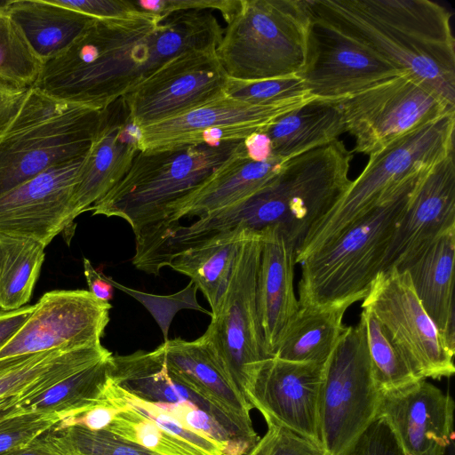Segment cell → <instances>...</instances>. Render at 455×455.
I'll use <instances>...</instances> for the list:
<instances>
[{"label": "cell", "instance_id": "1", "mask_svg": "<svg viewBox=\"0 0 455 455\" xmlns=\"http://www.w3.org/2000/svg\"><path fill=\"white\" fill-rule=\"evenodd\" d=\"M223 33L211 10L96 19L63 52L43 63L33 87L66 102L103 109L179 54L217 48Z\"/></svg>", "mask_w": 455, "mask_h": 455}, {"label": "cell", "instance_id": "2", "mask_svg": "<svg viewBox=\"0 0 455 455\" xmlns=\"http://www.w3.org/2000/svg\"><path fill=\"white\" fill-rule=\"evenodd\" d=\"M309 12L455 107L451 14L430 0H307Z\"/></svg>", "mask_w": 455, "mask_h": 455}, {"label": "cell", "instance_id": "3", "mask_svg": "<svg viewBox=\"0 0 455 455\" xmlns=\"http://www.w3.org/2000/svg\"><path fill=\"white\" fill-rule=\"evenodd\" d=\"M351 160V152L339 140L295 156L259 191L183 227V235L200 241L237 227L256 232L274 227L298 248L350 185Z\"/></svg>", "mask_w": 455, "mask_h": 455}, {"label": "cell", "instance_id": "4", "mask_svg": "<svg viewBox=\"0 0 455 455\" xmlns=\"http://www.w3.org/2000/svg\"><path fill=\"white\" fill-rule=\"evenodd\" d=\"M426 169L387 188L362 219L303 259L299 307L347 309L363 300L383 270L396 223Z\"/></svg>", "mask_w": 455, "mask_h": 455}, {"label": "cell", "instance_id": "5", "mask_svg": "<svg viewBox=\"0 0 455 455\" xmlns=\"http://www.w3.org/2000/svg\"><path fill=\"white\" fill-rule=\"evenodd\" d=\"M243 147V140H238L139 150L122 179L88 211L124 220L138 237Z\"/></svg>", "mask_w": 455, "mask_h": 455}, {"label": "cell", "instance_id": "6", "mask_svg": "<svg viewBox=\"0 0 455 455\" xmlns=\"http://www.w3.org/2000/svg\"><path fill=\"white\" fill-rule=\"evenodd\" d=\"M454 130L455 112H451L371 154L362 172L297 248L296 264L336 240L369 212L387 188L453 152Z\"/></svg>", "mask_w": 455, "mask_h": 455}, {"label": "cell", "instance_id": "7", "mask_svg": "<svg viewBox=\"0 0 455 455\" xmlns=\"http://www.w3.org/2000/svg\"><path fill=\"white\" fill-rule=\"evenodd\" d=\"M101 110L31 87L18 116L0 135V195L54 165L84 157Z\"/></svg>", "mask_w": 455, "mask_h": 455}, {"label": "cell", "instance_id": "8", "mask_svg": "<svg viewBox=\"0 0 455 455\" xmlns=\"http://www.w3.org/2000/svg\"><path fill=\"white\" fill-rule=\"evenodd\" d=\"M309 20L307 0H240L216 48L228 77L258 81L299 75Z\"/></svg>", "mask_w": 455, "mask_h": 455}, {"label": "cell", "instance_id": "9", "mask_svg": "<svg viewBox=\"0 0 455 455\" xmlns=\"http://www.w3.org/2000/svg\"><path fill=\"white\" fill-rule=\"evenodd\" d=\"M261 243V233L253 231L241 245L226 290L212 310L211 323L201 336L246 401L259 370L269 358L256 300Z\"/></svg>", "mask_w": 455, "mask_h": 455}, {"label": "cell", "instance_id": "10", "mask_svg": "<svg viewBox=\"0 0 455 455\" xmlns=\"http://www.w3.org/2000/svg\"><path fill=\"white\" fill-rule=\"evenodd\" d=\"M382 393L371 371L363 320L347 326L323 364L318 424L324 455H343L377 417Z\"/></svg>", "mask_w": 455, "mask_h": 455}, {"label": "cell", "instance_id": "11", "mask_svg": "<svg viewBox=\"0 0 455 455\" xmlns=\"http://www.w3.org/2000/svg\"><path fill=\"white\" fill-rule=\"evenodd\" d=\"M340 103L346 132L355 139L354 152L368 156L455 112L454 106L408 74L381 81Z\"/></svg>", "mask_w": 455, "mask_h": 455}, {"label": "cell", "instance_id": "12", "mask_svg": "<svg viewBox=\"0 0 455 455\" xmlns=\"http://www.w3.org/2000/svg\"><path fill=\"white\" fill-rule=\"evenodd\" d=\"M362 307L383 325L419 379L454 374L455 351L425 311L406 270L393 267L379 272Z\"/></svg>", "mask_w": 455, "mask_h": 455}, {"label": "cell", "instance_id": "13", "mask_svg": "<svg viewBox=\"0 0 455 455\" xmlns=\"http://www.w3.org/2000/svg\"><path fill=\"white\" fill-rule=\"evenodd\" d=\"M311 99L254 105L224 94L175 116L138 127L139 148L148 151L243 140L267 131L277 118Z\"/></svg>", "mask_w": 455, "mask_h": 455}, {"label": "cell", "instance_id": "14", "mask_svg": "<svg viewBox=\"0 0 455 455\" xmlns=\"http://www.w3.org/2000/svg\"><path fill=\"white\" fill-rule=\"evenodd\" d=\"M228 77L216 47L172 58L123 97L132 124L141 127L226 94Z\"/></svg>", "mask_w": 455, "mask_h": 455}, {"label": "cell", "instance_id": "15", "mask_svg": "<svg viewBox=\"0 0 455 455\" xmlns=\"http://www.w3.org/2000/svg\"><path fill=\"white\" fill-rule=\"evenodd\" d=\"M309 14L306 60L298 76L312 97L341 100L404 74L338 28Z\"/></svg>", "mask_w": 455, "mask_h": 455}, {"label": "cell", "instance_id": "16", "mask_svg": "<svg viewBox=\"0 0 455 455\" xmlns=\"http://www.w3.org/2000/svg\"><path fill=\"white\" fill-rule=\"evenodd\" d=\"M109 302L85 290L44 293L12 338L0 348V359L59 348L100 344L109 322Z\"/></svg>", "mask_w": 455, "mask_h": 455}, {"label": "cell", "instance_id": "17", "mask_svg": "<svg viewBox=\"0 0 455 455\" xmlns=\"http://www.w3.org/2000/svg\"><path fill=\"white\" fill-rule=\"evenodd\" d=\"M84 158L54 165L0 195V234L46 247L76 217L73 196Z\"/></svg>", "mask_w": 455, "mask_h": 455}, {"label": "cell", "instance_id": "18", "mask_svg": "<svg viewBox=\"0 0 455 455\" xmlns=\"http://www.w3.org/2000/svg\"><path fill=\"white\" fill-rule=\"evenodd\" d=\"M323 370V364L269 357L259 370L247 401L267 425L289 429L322 448L318 396Z\"/></svg>", "mask_w": 455, "mask_h": 455}, {"label": "cell", "instance_id": "19", "mask_svg": "<svg viewBox=\"0 0 455 455\" xmlns=\"http://www.w3.org/2000/svg\"><path fill=\"white\" fill-rule=\"evenodd\" d=\"M455 228L454 151L426 169L396 223L383 270L401 268L440 235Z\"/></svg>", "mask_w": 455, "mask_h": 455}, {"label": "cell", "instance_id": "20", "mask_svg": "<svg viewBox=\"0 0 455 455\" xmlns=\"http://www.w3.org/2000/svg\"><path fill=\"white\" fill-rule=\"evenodd\" d=\"M454 407L449 393L420 379L382 393L378 415L387 419L405 455H425L454 438Z\"/></svg>", "mask_w": 455, "mask_h": 455}, {"label": "cell", "instance_id": "21", "mask_svg": "<svg viewBox=\"0 0 455 455\" xmlns=\"http://www.w3.org/2000/svg\"><path fill=\"white\" fill-rule=\"evenodd\" d=\"M139 150L138 127L120 98L101 110L92 145L81 165L73 196L76 218L122 179Z\"/></svg>", "mask_w": 455, "mask_h": 455}, {"label": "cell", "instance_id": "22", "mask_svg": "<svg viewBox=\"0 0 455 455\" xmlns=\"http://www.w3.org/2000/svg\"><path fill=\"white\" fill-rule=\"evenodd\" d=\"M259 232L262 243L257 275V310L265 350L272 357L299 309L293 283L297 246L276 228H266Z\"/></svg>", "mask_w": 455, "mask_h": 455}, {"label": "cell", "instance_id": "23", "mask_svg": "<svg viewBox=\"0 0 455 455\" xmlns=\"http://www.w3.org/2000/svg\"><path fill=\"white\" fill-rule=\"evenodd\" d=\"M157 347L168 371L179 382L222 411L245 435L259 439L250 416L252 408L220 368L202 337L191 341L167 339Z\"/></svg>", "mask_w": 455, "mask_h": 455}, {"label": "cell", "instance_id": "24", "mask_svg": "<svg viewBox=\"0 0 455 455\" xmlns=\"http://www.w3.org/2000/svg\"><path fill=\"white\" fill-rule=\"evenodd\" d=\"M111 381L144 401L161 403H189L204 411L235 436L249 442L245 435L222 411L179 382L168 371L158 347L112 356Z\"/></svg>", "mask_w": 455, "mask_h": 455}, {"label": "cell", "instance_id": "25", "mask_svg": "<svg viewBox=\"0 0 455 455\" xmlns=\"http://www.w3.org/2000/svg\"><path fill=\"white\" fill-rule=\"evenodd\" d=\"M454 264L455 228H451L423 247L398 269L407 271L422 307L453 351Z\"/></svg>", "mask_w": 455, "mask_h": 455}, {"label": "cell", "instance_id": "26", "mask_svg": "<svg viewBox=\"0 0 455 455\" xmlns=\"http://www.w3.org/2000/svg\"><path fill=\"white\" fill-rule=\"evenodd\" d=\"M112 355L101 343L0 359V399L35 396L70 375Z\"/></svg>", "mask_w": 455, "mask_h": 455}, {"label": "cell", "instance_id": "27", "mask_svg": "<svg viewBox=\"0 0 455 455\" xmlns=\"http://www.w3.org/2000/svg\"><path fill=\"white\" fill-rule=\"evenodd\" d=\"M3 9L43 63L63 52L96 20L53 0H9Z\"/></svg>", "mask_w": 455, "mask_h": 455}, {"label": "cell", "instance_id": "28", "mask_svg": "<svg viewBox=\"0 0 455 455\" xmlns=\"http://www.w3.org/2000/svg\"><path fill=\"white\" fill-rule=\"evenodd\" d=\"M252 232L237 227L215 233L172 255L167 267L190 277L213 310L228 283L238 251Z\"/></svg>", "mask_w": 455, "mask_h": 455}, {"label": "cell", "instance_id": "29", "mask_svg": "<svg viewBox=\"0 0 455 455\" xmlns=\"http://www.w3.org/2000/svg\"><path fill=\"white\" fill-rule=\"evenodd\" d=\"M265 132L273 156L283 159L329 144L346 132L340 100L312 98L277 118Z\"/></svg>", "mask_w": 455, "mask_h": 455}, {"label": "cell", "instance_id": "30", "mask_svg": "<svg viewBox=\"0 0 455 455\" xmlns=\"http://www.w3.org/2000/svg\"><path fill=\"white\" fill-rule=\"evenodd\" d=\"M346 308L299 307L272 357L324 364L347 326Z\"/></svg>", "mask_w": 455, "mask_h": 455}, {"label": "cell", "instance_id": "31", "mask_svg": "<svg viewBox=\"0 0 455 455\" xmlns=\"http://www.w3.org/2000/svg\"><path fill=\"white\" fill-rule=\"evenodd\" d=\"M112 356L70 375L35 396L23 398V408L55 413L61 420L103 403L110 381Z\"/></svg>", "mask_w": 455, "mask_h": 455}, {"label": "cell", "instance_id": "32", "mask_svg": "<svg viewBox=\"0 0 455 455\" xmlns=\"http://www.w3.org/2000/svg\"><path fill=\"white\" fill-rule=\"evenodd\" d=\"M44 248L34 240L0 234V310L18 309L30 300Z\"/></svg>", "mask_w": 455, "mask_h": 455}, {"label": "cell", "instance_id": "33", "mask_svg": "<svg viewBox=\"0 0 455 455\" xmlns=\"http://www.w3.org/2000/svg\"><path fill=\"white\" fill-rule=\"evenodd\" d=\"M360 318L364 324L372 375L380 392L397 390L420 380L375 316L363 309Z\"/></svg>", "mask_w": 455, "mask_h": 455}, {"label": "cell", "instance_id": "34", "mask_svg": "<svg viewBox=\"0 0 455 455\" xmlns=\"http://www.w3.org/2000/svg\"><path fill=\"white\" fill-rule=\"evenodd\" d=\"M106 399L116 408H130L153 420L175 437L188 443L203 455H233L228 443L184 426L159 403L141 400L110 381L105 391Z\"/></svg>", "mask_w": 455, "mask_h": 455}, {"label": "cell", "instance_id": "35", "mask_svg": "<svg viewBox=\"0 0 455 455\" xmlns=\"http://www.w3.org/2000/svg\"><path fill=\"white\" fill-rule=\"evenodd\" d=\"M43 67L14 20L0 9V78L31 88Z\"/></svg>", "mask_w": 455, "mask_h": 455}, {"label": "cell", "instance_id": "36", "mask_svg": "<svg viewBox=\"0 0 455 455\" xmlns=\"http://www.w3.org/2000/svg\"><path fill=\"white\" fill-rule=\"evenodd\" d=\"M106 429L157 455H203L188 443L130 408L118 411Z\"/></svg>", "mask_w": 455, "mask_h": 455}, {"label": "cell", "instance_id": "37", "mask_svg": "<svg viewBox=\"0 0 455 455\" xmlns=\"http://www.w3.org/2000/svg\"><path fill=\"white\" fill-rule=\"evenodd\" d=\"M53 430L68 455H157L107 429L72 426Z\"/></svg>", "mask_w": 455, "mask_h": 455}, {"label": "cell", "instance_id": "38", "mask_svg": "<svg viewBox=\"0 0 455 455\" xmlns=\"http://www.w3.org/2000/svg\"><path fill=\"white\" fill-rule=\"evenodd\" d=\"M226 94L254 105H270L314 98L298 75L258 81L228 78Z\"/></svg>", "mask_w": 455, "mask_h": 455}, {"label": "cell", "instance_id": "39", "mask_svg": "<svg viewBox=\"0 0 455 455\" xmlns=\"http://www.w3.org/2000/svg\"><path fill=\"white\" fill-rule=\"evenodd\" d=\"M58 414L22 409L0 420V455L20 450L53 429Z\"/></svg>", "mask_w": 455, "mask_h": 455}, {"label": "cell", "instance_id": "40", "mask_svg": "<svg viewBox=\"0 0 455 455\" xmlns=\"http://www.w3.org/2000/svg\"><path fill=\"white\" fill-rule=\"evenodd\" d=\"M343 455L405 454L387 419L377 415Z\"/></svg>", "mask_w": 455, "mask_h": 455}, {"label": "cell", "instance_id": "41", "mask_svg": "<svg viewBox=\"0 0 455 455\" xmlns=\"http://www.w3.org/2000/svg\"><path fill=\"white\" fill-rule=\"evenodd\" d=\"M135 4L141 10L158 18L173 12L189 10H218L228 23L240 5V0H137Z\"/></svg>", "mask_w": 455, "mask_h": 455}, {"label": "cell", "instance_id": "42", "mask_svg": "<svg viewBox=\"0 0 455 455\" xmlns=\"http://www.w3.org/2000/svg\"><path fill=\"white\" fill-rule=\"evenodd\" d=\"M56 4L79 12L98 20H122L145 16L141 11L128 0H53Z\"/></svg>", "mask_w": 455, "mask_h": 455}, {"label": "cell", "instance_id": "43", "mask_svg": "<svg viewBox=\"0 0 455 455\" xmlns=\"http://www.w3.org/2000/svg\"><path fill=\"white\" fill-rule=\"evenodd\" d=\"M259 443L263 455H324L323 450L311 441L275 425H267Z\"/></svg>", "mask_w": 455, "mask_h": 455}, {"label": "cell", "instance_id": "44", "mask_svg": "<svg viewBox=\"0 0 455 455\" xmlns=\"http://www.w3.org/2000/svg\"><path fill=\"white\" fill-rule=\"evenodd\" d=\"M120 410L106 399L103 403L84 412L62 419L55 427L65 428L78 426L90 430L106 429L113 420L115 414Z\"/></svg>", "mask_w": 455, "mask_h": 455}, {"label": "cell", "instance_id": "45", "mask_svg": "<svg viewBox=\"0 0 455 455\" xmlns=\"http://www.w3.org/2000/svg\"><path fill=\"white\" fill-rule=\"evenodd\" d=\"M29 90L0 78V135L18 116Z\"/></svg>", "mask_w": 455, "mask_h": 455}, {"label": "cell", "instance_id": "46", "mask_svg": "<svg viewBox=\"0 0 455 455\" xmlns=\"http://www.w3.org/2000/svg\"><path fill=\"white\" fill-rule=\"evenodd\" d=\"M33 309L34 305H26L14 310H0V348L20 330Z\"/></svg>", "mask_w": 455, "mask_h": 455}, {"label": "cell", "instance_id": "47", "mask_svg": "<svg viewBox=\"0 0 455 455\" xmlns=\"http://www.w3.org/2000/svg\"><path fill=\"white\" fill-rule=\"evenodd\" d=\"M5 455H68L53 429L30 444Z\"/></svg>", "mask_w": 455, "mask_h": 455}, {"label": "cell", "instance_id": "48", "mask_svg": "<svg viewBox=\"0 0 455 455\" xmlns=\"http://www.w3.org/2000/svg\"><path fill=\"white\" fill-rule=\"evenodd\" d=\"M84 274L89 287V291L98 299L109 302L113 298L114 286L111 277L106 276L93 267L88 259H84Z\"/></svg>", "mask_w": 455, "mask_h": 455}, {"label": "cell", "instance_id": "49", "mask_svg": "<svg viewBox=\"0 0 455 455\" xmlns=\"http://www.w3.org/2000/svg\"><path fill=\"white\" fill-rule=\"evenodd\" d=\"M249 158L262 162L273 156L272 143L266 132H255L243 140Z\"/></svg>", "mask_w": 455, "mask_h": 455}, {"label": "cell", "instance_id": "50", "mask_svg": "<svg viewBox=\"0 0 455 455\" xmlns=\"http://www.w3.org/2000/svg\"><path fill=\"white\" fill-rule=\"evenodd\" d=\"M24 408L21 395L0 399V420Z\"/></svg>", "mask_w": 455, "mask_h": 455}, {"label": "cell", "instance_id": "51", "mask_svg": "<svg viewBox=\"0 0 455 455\" xmlns=\"http://www.w3.org/2000/svg\"><path fill=\"white\" fill-rule=\"evenodd\" d=\"M425 455H455V438H452L443 447H441Z\"/></svg>", "mask_w": 455, "mask_h": 455}, {"label": "cell", "instance_id": "52", "mask_svg": "<svg viewBox=\"0 0 455 455\" xmlns=\"http://www.w3.org/2000/svg\"><path fill=\"white\" fill-rule=\"evenodd\" d=\"M246 455H263L262 449L259 443Z\"/></svg>", "mask_w": 455, "mask_h": 455}, {"label": "cell", "instance_id": "53", "mask_svg": "<svg viewBox=\"0 0 455 455\" xmlns=\"http://www.w3.org/2000/svg\"><path fill=\"white\" fill-rule=\"evenodd\" d=\"M4 2H0V9L3 7Z\"/></svg>", "mask_w": 455, "mask_h": 455}]
</instances>
